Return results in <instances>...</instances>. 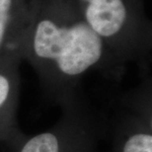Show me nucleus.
<instances>
[{"label": "nucleus", "mask_w": 152, "mask_h": 152, "mask_svg": "<svg viewBox=\"0 0 152 152\" xmlns=\"http://www.w3.org/2000/svg\"><path fill=\"white\" fill-rule=\"evenodd\" d=\"M61 115L50 129L27 136L16 152H98L106 118L79 93L59 105Z\"/></svg>", "instance_id": "7ed1b4c3"}, {"label": "nucleus", "mask_w": 152, "mask_h": 152, "mask_svg": "<svg viewBox=\"0 0 152 152\" xmlns=\"http://www.w3.org/2000/svg\"><path fill=\"white\" fill-rule=\"evenodd\" d=\"M42 0H0V60L21 59V50Z\"/></svg>", "instance_id": "423d86ee"}, {"label": "nucleus", "mask_w": 152, "mask_h": 152, "mask_svg": "<svg viewBox=\"0 0 152 152\" xmlns=\"http://www.w3.org/2000/svg\"><path fill=\"white\" fill-rule=\"evenodd\" d=\"M88 26L124 64L148 70L151 25L141 0H75Z\"/></svg>", "instance_id": "f03ea898"}, {"label": "nucleus", "mask_w": 152, "mask_h": 152, "mask_svg": "<svg viewBox=\"0 0 152 152\" xmlns=\"http://www.w3.org/2000/svg\"><path fill=\"white\" fill-rule=\"evenodd\" d=\"M21 61L18 58L0 60V144L7 152H16L27 137L17 120Z\"/></svg>", "instance_id": "39448f33"}, {"label": "nucleus", "mask_w": 152, "mask_h": 152, "mask_svg": "<svg viewBox=\"0 0 152 152\" xmlns=\"http://www.w3.org/2000/svg\"><path fill=\"white\" fill-rule=\"evenodd\" d=\"M111 136L112 152H152L151 81L124 95L115 114L106 121Z\"/></svg>", "instance_id": "20e7f679"}, {"label": "nucleus", "mask_w": 152, "mask_h": 152, "mask_svg": "<svg viewBox=\"0 0 152 152\" xmlns=\"http://www.w3.org/2000/svg\"><path fill=\"white\" fill-rule=\"evenodd\" d=\"M45 97L60 105L79 94L87 73L120 78L126 64L88 26L75 0H42L21 50Z\"/></svg>", "instance_id": "f257e3e1"}]
</instances>
